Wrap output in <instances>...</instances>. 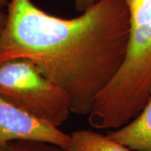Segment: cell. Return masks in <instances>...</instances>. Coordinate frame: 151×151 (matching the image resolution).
I'll return each instance as SVG.
<instances>
[{
	"label": "cell",
	"instance_id": "10",
	"mask_svg": "<svg viewBox=\"0 0 151 151\" xmlns=\"http://www.w3.org/2000/svg\"><path fill=\"white\" fill-rule=\"evenodd\" d=\"M9 3L8 0H0V10H4L5 7H8Z\"/></svg>",
	"mask_w": 151,
	"mask_h": 151
},
{
	"label": "cell",
	"instance_id": "3",
	"mask_svg": "<svg viewBox=\"0 0 151 151\" xmlns=\"http://www.w3.org/2000/svg\"><path fill=\"white\" fill-rule=\"evenodd\" d=\"M0 97L58 128L71 113L66 93L26 60L0 62Z\"/></svg>",
	"mask_w": 151,
	"mask_h": 151
},
{
	"label": "cell",
	"instance_id": "7",
	"mask_svg": "<svg viewBox=\"0 0 151 151\" xmlns=\"http://www.w3.org/2000/svg\"><path fill=\"white\" fill-rule=\"evenodd\" d=\"M0 151H66L58 145L47 142L16 140L8 143Z\"/></svg>",
	"mask_w": 151,
	"mask_h": 151
},
{
	"label": "cell",
	"instance_id": "1",
	"mask_svg": "<svg viewBox=\"0 0 151 151\" xmlns=\"http://www.w3.org/2000/svg\"><path fill=\"white\" fill-rule=\"evenodd\" d=\"M7 16L0 62L29 61L66 93L71 113L88 115L126 56L129 14L124 0H99L68 19L31 0H11Z\"/></svg>",
	"mask_w": 151,
	"mask_h": 151
},
{
	"label": "cell",
	"instance_id": "8",
	"mask_svg": "<svg viewBox=\"0 0 151 151\" xmlns=\"http://www.w3.org/2000/svg\"><path fill=\"white\" fill-rule=\"evenodd\" d=\"M99 0H72L76 11L81 13L86 11L90 7H92Z\"/></svg>",
	"mask_w": 151,
	"mask_h": 151
},
{
	"label": "cell",
	"instance_id": "4",
	"mask_svg": "<svg viewBox=\"0 0 151 151\" xmlns=\"http://www.w3.org/2000/svg\"><path fill=\"white\" fill-rule=\"evenodd\" d=\"M16 140L47 142L66 150L71 138L58 127L22 111L0 97V149Z\"/></svg>",
	"mask_w": 151,
	"mask_h": 151
},
{
	"label": "cell",
	"instance_id": "5",
	"mask_svg": "<svg viewBox=\"0 0 151 151\" xmlns=\"http://www.w3.org/2000/svg\"><path fill=\"white\" fill-rule=\"evenodd\" d=\"M108 135L131 150L151 151V88L150 97L140 113Z\"/></svg>",
	"mask_w": 151,
	"mask_h": 151
},
{
	"label": "cell",
	"instance_id": "6",
	"mask_svg": "<svg viewBox=\"0 0 151 151\" xmlns=\"http://www.w3.org/2000/svg\"><path fill=\"white\" fill-rule=\"evenodd\" d=\"M71 143L66 151H131L110 138L89 129L76 130L70 134Z\"/></svg>",
	"mask_w": 151,
	"mask_h": 151
},
{
	"label": "cell",
	"instance_id": "2",
	"mask_svg": "<svg viewBox=\"0 0 151 151\" xmlns=\"http://www.w3.org/2000/svg\"><path fill=\"white\" fill-rule=\"evenodd\" d=\"M129 14L127 53L120 70L93 103L88 121L119 129L140 113L151 88V0H124Z\"/></svg>",
	"mask_w": 151,
	"mask_h": 151
},
{
	"label": "cell",
	"instance_id": "9",
	"mask_svg": "<svg viewBox=\"0 0 151 151\" xmlns=\"http://www.w3.org/2000/svg\"><path fill=\"white\" fill-rule=\"evenodd\" d=\"M7 18H8L7 13H5L4 10H0V40H1L2 36H3L4 29H5Z\"/></svg>",
	"mask_w": 151,
	"mask_h": 151
}]
</instances>
